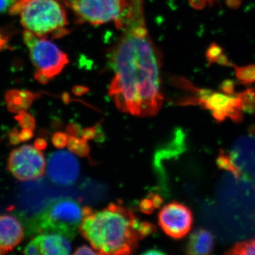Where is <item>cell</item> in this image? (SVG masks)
<instances>
[{"label":"cell","mask_w":255,"mask_h":255,"mask_svg":"<svg viewBox=\"0 0 255 255\" xmlns=\"http://www.w3.org/2000/svg\"><path fill=\"white\" fill-rule=\"evenodd\" d=\"M145 255H164L163 252L157 251V250H150V251H146L143 253Z\"/></svg>","instance_id":"4dcf8cb0"},{"label":"cell","mask_w":255,"mask_h":255,"mask_svg":"<svg viewBox=\"0 0 255 255\" xmlns=\"http://www.w3.org/2000/svg\"><path fill=\"white\" fill-rule=\"evenodd\" d=\"M139 207H140V211L145 214H152L154 210L155 209L153 201H152L150 196L149 198H145V199H142V200L140 201Z\"/></svg>","instance_id":"7402d4cb"},{"label":"cell","mask_w":255,"mask_h":255,"mask_svg":"<svg viewBox=\"0 0 255 255\" xmlns=\"http://www.w3.org/2000/svg\"><path fill=\"white\" fill-rule=\"evenodd\" d=\"M68 147L72 153L79 157H88L90 155V146L87 143V140L82 137L80 138L78 136L69 135Z\"/></svg>","instance_id":"2e32d148"},{"label":"cell","mask_w":255,"mask_h":255,"mask_svg":"<svg viewBox=\"0 0 255 255\" xmlns=\"http://www.w3.org/2000/svg\"><path fill=\"white\" fill-rule=\"evenodd\" d=\"M216 162H217L220 168L230 171V172H232L235 177H239V174H238L237 169L233 166L231 159H230V157L227 154L225 153V152H221L220 154L219 157H218Z\"/></svg>","instance_id":"d6986e66"},{"label":"cell","mask_w":255,"mask_h":255,"mask_svg":"<svg viewBox=\"0 0 255 255\" xmlns=\"http://www.w3.org/2000/svg\"><path fill=\"white\" fill-rule=\"evenodd\" d=\"M23 40L36 68L35 79L40 83H48L59 75L68 65V55L46 38L37 36L26 30L23 33Z\"/></svg>","instance_id":"8992f818"},{"label":"cell","mask_w":255,"mask_h":255,"mask_svg":"<svg viewBox=\"0 0 255 255\" xmlns=\"http://www.w3.org/2000/svg\"><path fill=\"white\" fill-rule=\"evenodd\" d=\"M23 27L41 38L67 33L66 11L60 0H28L20 11Z\"/></svg>","instance_id":"3957f363"},{"label":"cell","mask_w":255,"mask_h":255,"mask_svg":"<svg viewBox=\"0 0 255 255\" xmlns=\"http://www.w3.org/2000/svg\"><path fill=\"white\" fill-rule=\"evenodd\" d=\"M214 236L204 228H198L191 233L187 248L189 255H209L214 250Z\"/></svg>","instance_id":"5bb4252c"},{"label":"cell","mask_w":255,"mask_h":255,"mask_svg":"<svg viewBox=\"0 0 255 255\" xmlns=\"http://www.w3.org/2000/svg\"><path fill=\"white\" fill-rule=\"evenodd\" d=\"M47 172L52 182L67 187L73 184L78 179L80 164L70 151H58L50 155Z\"/></svg>","instance_id":"9c48e42d"},{"label":"cell","mask_w":255,"mask_h":255,"mask_svg":"<svg viewBox=\"0 0 255 255\" xmlns=\"http://www.w3.org/2000/svg\"><path fill=\"white\" fill-rule=\"evenodd\" d=\"M66 130L69 135H73V136H78L82 132L80 125L76 124H69L66 128Z\"/></svg>","instance_id":"d4e9b609"},{"label":"cell","mask_w":255,"mask_h":255,"mask_svg":"<svg viewBox=\"0 0 255 255\" xmlns=\"http://www.w3.org/2000/svg\"><path fill=\"white\" fill-rule=\"evenodd\" d=\"M15 119L17 121L18 125L22 129L33 130L36 127V121L31 114H28L27 112H20L15 117Z\"/></svg>","instance_id":"ac0fdd59"},{"label":"cell","mask_w":255,"mask_h":255,"mask_svg":"<svg viewBox=\"0 0 255 255\" xmlns=\"http://www.w3.org/2000/svg\"><path fill=\"white\" fill-rule=\"evenodd\" d=\"M39 95L27 90H11L5 95V102L10 112H26Z\"/></svg>","instance_id":"9a60e30c"},{"label":"cell","mask_w":255,"mask_h":255,"mask_svg":"<svg viewBox=\"0 0 255 255\" xmlns=\"http://www.w3.org/2000/svg\"><path fill=\"white\" fill-rule=\"evenodd\" d=\"M0 255H4V253L0 250Z\"/></svg>","instance_id":"1f68e13d"},{"label":"cell","mask_w":255,"mask_h":255,"mask_svg":"<svg viewBox=\"0 0 255 255\" xmlns=\"http://www.w3.org/2000/svg\"><path fill=\"white\" fill-rule=\"evenodd\" d=\"M139 223L133 213L122 204H111L97 212L85 207L79 231L99 254L127 255L142 239L137 231Z\"/></svg>","instance_id":"7a4b0ae2"},{"label":"cell","mask_w":255,"mask_h":255,"mask_svg":"<svg viewBox=\"0 0 255 255\" xmlns=\"http://www.w3.org/2000/svg\"><path fill=\"white\" fill-rule=\"evenodd\" d=\"M227 255H255V240L241 242L233 247Z\"/></svg>","instance_id":"e0dca14e"},{"label":"cell","mask_w":255,"mask_h":255,"mask_svg":"<svg viewBox=\"0 0 255 255\" xmlns=\"http://www.w3.org/2000/svg\"><path fill=\"white\" fill-rule=\"evenodd\" d=\"M71 245L68 238L54 233H43L37 236L25 248L26 255H67L70 254Z\"/></svg>","instance_id":"8fae6325"},{"label":"cell","mask_w":255,"mask_h":255,"mask_svg":"<svg viewBox=\"0 0 255 255\" xmlns=\"http://www.w3.org/2000/svg\"><path fill=\"white\" fill-rule=\"evenodd\" d=\"M82 22L100 25L115 23L122 29L134 9L143 0H67Z\"/></svg>","instance_id":"5b68a950"},{"label":"cell","mask_w":255,"mask_h":255,"mask_svg":"<svg viewBox=\"0 0 255 255\" xmlns=\"http://www.w3.org/2000/svg\"><path fill=\"white\" fill-rule=\"evenodd\" d=\"M99 254L97 251H94L90 247L83 246L80 247L74 253V255H97Z\"/></svg>","instance_id":"484cf974"},{"label":"cell","mask_w":255,"mask_h":255,"mask_svg":"<svg viewBox=\"0 0 255 255\" xmlns=\"http://www.w3.org/2000/svg\"><path fill=\"white\" fill-rule=\"evenodd\" d=\"M33 135V130H29V129H22V130L18 133V136H19L20 141L21 142L28 141L32 138Z\"/></svg>","instance_id":"4316f807"},{"label":"cell","mask_w":255,"mask_h":255,"mask_svg":"<svg viewBox=\"0 0 255 255\" xmlns=\"http://www.w3.org/2000/svg\"><path fill=\"white\" fill-rule=\"evenodd\" d=\"M97 130H98V128L97 126L87 128L82 130L81 132L82 137L87 140H92V139L97 137Z\"/></svg>","instance_id":"603a6c76"},{"label":"cell","mask_w":255,"mask_h":255,"mask_svg":"<svg viewBox=\"0 0 255 255\" xmlns=\"http://www.w3.org/2000/svg\"><path fill=\"white\" fill-rule=\"evenodd\" d=\"M23 238L21 223L11 215L0 216V250L5 253L12 251Z\"/></svg>","instance_id":"4fadbf2b"},{"label":"cell","mask_w":255,"mask_h":255,"mask_svg":"<svg viewBox=\"0 0 255 255\" xmlns=\"http://www.w3.org/2000/svg\"><path fill=\"white\" fill-rule=\"evenodd\" d=\"M47 145H48V144H47V141L45 139L38 138L35 140L34 146L38 150H45L46 148Z\"/></svg>","instance_id":"f1b7e54d"},{"label":"cell","mask_w":255,"mask_h":255,"mask_svg":"<svg viewBox=\"0 0 255 255\" xmlns=\"http://www.w3.org/2000/svg\"><path fill=\"white\" fill-rule=\"evenodd\" d=\"M84 216L85 207L78 201L71 198L57 199L35 218L34 229L42 234L54 233L73 239Z\"/></svg>","instance_id":"277c9868"},{"label":"cell","mask_w":255,"mask_h":255,"mask_svg":"<svg viewBox=\"0 0 255 255\" xmlns=\"http://www.w3.org/2000/svg\"><path fill=\"white\" fill-rule=\"evenodd\" d=\"M69 135L63 132H56L52 136V142L55 147L58 148H63L68 145Z\"/></svg>","instance_id":"ffe728a7"},{"label":"cell","mask_w":255,"mask_h":255,"mask_svg":"<svg viewBox=\"0 0 255 255\" xmlns=\"http://www.w3.org/2000/svg\"><path fill=\"white\" fill-rule=\"evenodd\" d=\"M229 157L239 177L255 180V141L245 139L238 142Z\"/></svg>","instance_id":"7c38bea8"},{"label":"cell","mask_w":255,"mask_h":255,"mask_svg":"<svg viewBox=\"0 0 255 255\" xmlns=\"http://www.w3.org/2000/svg\"><path fill=\"white\" fill-rule=\"evenodd\" d=\"M16 0H0V14L9 11Z\"/></svg>","instance_id":"cb8c5ba5"},{"label":"cell","mask_w":255,"mask_h":255,"mask_svg":"<svg viewBox=\"0 0 255 255\" xmlns=\"http://www.w3.org/2000/svg\"><path fill=\"white\" fill-rule=\"evenodd\" d=\"M123 34L110 55L114 73L109 95L121 112L152 117L163 103L160 57L146 28L143 6L124 24Z\"/></svg>","instance_id":"6da1fadb"},{"label":"cell","mask_w":255,"mask_h":255,"mask_svg":"<svg viewBox=\"0 0 255 255\" xmlns=\"http://www.w3.org/2000/svg\"><path fill=\"white\" fill-rule=\"evenodd\" d=\"M150 196L152 201H153L155 209H159L162 206V204H163V200H162V198L158 194H152Z\"/></svg>","instance_id":"f546056e"},{"label":"cell","mask_w":255,"mask_h":255,"mask_svg":"<svg viewBox=\"0 0 255 255\" xmlns=\"http://www.w3.org/2000/svg\"><path fill=\"white\" fill-rule=\"evenodd\" d=\"M18 133L19 132H18L17 130H16V129H13L12 130H11V132H10L9 133V140L10 142H11L12 145H16V144L19 143L20 142V139L19 136H18Z\"/></svg>","instance_id":"83f0119b"},{"label":"cell","mask_w":255,"mask_h":255,"mask_svg":"<svg viewBox=\"0 0 255 255\" xmlns=\"http://www.w3.org/2000/svg\"><path fill=\"white\" fill-rule=\"evenodd\" d=\"M200 102L212 112L216 120L223 121L227 117L236 121L242 119L243 96H228L204 90L200 92Z\"/></svg>","instance_id":"30bf717a"},{"label":"cell","mask_w":255,"mask_h":255,"mask_svg":"<svg viewBox=\"0 0 255 255\" xmlns=\"http://www.w3.org/2000/svg\"><path fill=\"white\" fill-rule=\"evenodd\" d=\"M159 225L169 237L180 239L191 231L193 215L187 206L177 201L169 203L160 210Z\"/></svg>","instance_id":"ba28073f"},{"label":"cell","mask_w":255,"mask_h":255,"mask_svg":"<svg viewBox=\"0 0 255 255\" xmlns=\"http://www.w3.org/2000/svg\"><path fill=\"white\" fill-rule=\"evenodd\" d=\"M44 155L35 146L25 145L14 149L8 159V169L20 181H31L45 173Z\"/></svg>","instance_id":"52a82bcc"},{"label":"cell","mask_w":255,"mask_h":255,"mask_svg":"<svg viewBox=\"0 0 255 255\" xmlns=\"http://www.w3.org/2000/svg\"><path fill=\"white\" fill-rule=\"evenodd\" d=\"M137 231H138L139 234L140 235L142 238H145L155 233V227L152 223L143 221V222L139 223Z\"/></svg>","instance_id":"44dd1931"}]
</instances>
